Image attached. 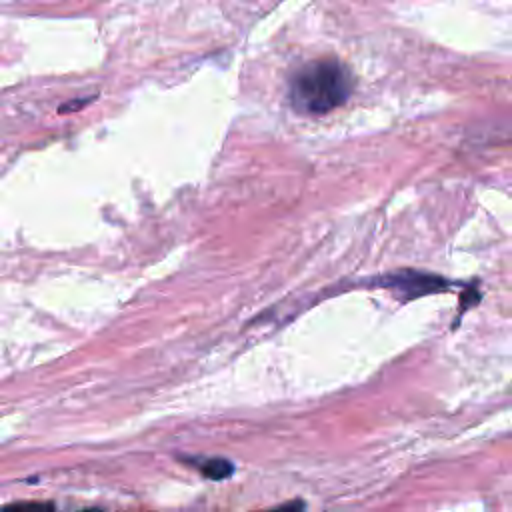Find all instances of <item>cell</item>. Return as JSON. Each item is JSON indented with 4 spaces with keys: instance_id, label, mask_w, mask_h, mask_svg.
<instances>
[{
    "instance_id": "4",
    "label": "cell",
    "mask_w": 512,
    "mask_h": 512,
    "mask_svg": "<svg viewBox=\"0 0 512 512\" xmlns=\"http://www.w3.org/2000/svg\"><path fill=\"white\" fill-rule=\"evenodd\" d=\"M0 512H56V508L50 502H14Z\"/></svg>"
},
{
    "instance_id": "1",
    "label": "cell",
    "mask_w": 512,
    "mask_h": 512,
    "mask_svg": "<svg viewBox=\"0 0 512 512\" xmlns=\"http://www.w3.org/2000/svg\"><path fill=\"white\" fill-rule=\"evenodd\" d=\"M352 92L350 70L332 58L302 64L288 82V100L298 114L322 116L342 106Z\"/></svg>"
},
{
    "instance_id": "3",
    "label": "cell",
    "mask_w": 512,
    "mask_h": 512,
    "mask_svg": "<svg viewBox=\"0 0 512 512\" xmlns=\"http://www.w3.org/2000/svg\"><path fill=\"white\" fill-rule=\"evenodd\" d=\"M198 466H200V472L210 480H224L234 472L232 462L226 458H208Z\"/></svg>"
},
{
    "instance_id": "5",
    "label": "cell",
    "mask_w": 512,
    "mask_h": 512,
    "mask_svg": "<svg viewBox=\"0 0 512 512\" xmlns=\"http://www.w3.org/2000/svg\"><path fill=\"white\" fill-rule=\"evenodd\" d=\"M302 508H304L302 502H288V504H284L280 508H274V510H268V512H302Z\"/></svg>"
},
{
    "instance_id": "7",
    "label": "cell",
    "mask_w": 512,
    "mask_h": 512,
    "mask_svg": "<svg viewBox=\"0 0 512 512\" xmlns=\"http://www.w3.org/2000/svg\"><path fill=\"white\" fill-rule=\"evenodd\" d=\"M82 512H100V510H82Z\"/></svg>"
},
{
    "instance_id": "2",
    "label": "cell",
    "mask_w": 512,
    "mask_h": 512,
    "mask_svg": "<svg viewBox=\"0 0 512 512\" xmlns=\"http://www.w3.org/2000/svg\"><path fill=\"white\" fill-rule=\"evenodd\" d=\"M382 284L388 290L398 292V296L406 298H414V296H422L428 292H438L444 290V286L448 284L446 280L438 278V276H430L424 272H412V270H404V272H396L392 276L382 278Z\"/></svg>"
},
{
    "instance_id": "6",
    "label": "cell",
    "mask_w": 512,
    "mask_h": 512,
    "mask_svg": "<svg viewBox=\"0 0 512 512\" xmlns=\"http://www.w3.org/2000/svg\"><path fill=\"white\" fill-rule=\"evenodd\" d=\"M90 100H74V102H68V104H62L60 106V112L62 114H66L68 110H76V108H80V106H84V104H88Z\"/></svg>"
}]
</instances>
